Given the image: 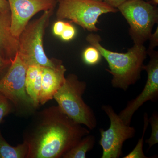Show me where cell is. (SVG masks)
<instances>
[{
	"instance_id": "6da1fadb",
	"label": "cell",
	"mask_w": 158,
	"mask_h": 158,
	"mask_svg": "<svg viewBox=\"0 0 158 158\" xmlns=\"http://www.w3.org/2000/svg\"><path fill=\"white\" fill-rule=\"evenodd\" d=\"M90 133L58 106L36 112L23 134V142L29 147L27 158H62Z\"/></svg>"
},
{
	"instance_id": "7a4b0ae2",
	"label": "cell",
	"mask_w": 158,
	"mask_h": 158,
	"mask_svg": "<svg viewBox=\"0 0 158 158\" xmlns=\"http://www.w3.org/2000/svg\"><path fill=\"white\" fill-rule=\"evenodd\" d=\"M90 45L96 48L107 62L110 69H106L113 76L111 84L114 88L126 91L141 78L147 53L144 44H134L126 53H118L105 48L101 44L98 34L90 33L86 38Z\"/></svg>"
},
{
	"instance_id": "3957f363",
	"label": "cell",
	"mask_w": 158,
	"mask_h": 158,
	"mask_svg": "<svg viewBox=\"0 0 158 158\" xmlns=\"http://www.w3.org/2000/svg\"><path fill=\"white\" fill-rule=\"evenodd\" d=\"M87 87L86 82L80 81L76 75L70 74L65 77V82L53 98L66 116L92 130L96 127L97 121L93 110L83 100Z\"/></svg>"
},
{
	"instance_id": "277c9868",
	"label": "cell",
	"mask_w": 158,
	"mask_h": 158,
	"mask_svg": "<svg viewBox=\"0 0 158 158\" xmlns=\"http://www.w3.org/2000/svg\"><path fill=\"white\" fill-rule=\"evenodd\" d=\"M54 10L44 11L40 17L29 23L18 38V54L28 67L37 65L54 67L61 61L49 59L44 48V36Z\"/></svg>"
},
{
	"instance_id": "5b68a950",
	"label": "cell",
	"mask_w": 158,
	"mask_h": 158,
	"mask_svg": "<svg viewBox=\"0 0 158 158\" xmlns=\"http://www.w3.org/2000/svg\"><path fill=\"white\" fill-rule=\"evenodd\" d=\"M27 68L17 53L11 61L9 69L0 80V92L12 103L14 113L20 116L32 115L37 109L26 90Z\"/></svg>"
},
{
	"instance_id": "8992f818",
	"label": "cell",
	"mask_w": 158,
	"mask_h": 158,
	"mask_svg": "<svg viewBox=\"0 0 158 158\" xmlns=\"http://www.w3.org/2000/svg\"><path fill=\"white\" fill-rule=\"evenodd\" d=\"M56 16L58 20L68 19L90 32H96L99 17L102 15L116 13L118 9L103 2L93 0H57Z\"/></svg>"
},
{
	"instance_id": "52a82bcc",
	"label": "cell",
	"mask_w": 158,
	"mask_h": 158,
	"mask_svg": "<svg viewBox=\"0 0 158 158\" xmlns=\"http://www.w3.org/2000/svg\"><path fill=\"white\" fill-rule=\"evenodd\" d=\"M130 26L129 34L134 44H144L158 21L156 6L144 0H128L118 6Z\"/></svg>"
},
{
	"instance_id": "ba28073f",
	"label": "cell",
	"mask_w": 158,
	"mask_h": 158,
	"mask_svg": "<svg viewBox=\"0 0 158 158\" xmlns=\"http://www.w3.org/2000/svg\"><path fill=\"white\" fill-rule=\"evenodd\" d=\"M102 108L110 118V124L107 130H99V144L103 151L101 158H119L122 155L123 143L135 136V129L125 123L110 105H103Z\"/></svg>"
},
{
	"instance_id": "9c48e42d",
	"label": "cell",
	"mask_w": 158,
	"mask_h": 158,
	"mask_svg": "<svg viewBox=\"0 0 158 158\" xmlns=\"http://www.w3.org/2000/svg\"><path fill=\"white\" fill-rule=\"evenodd\" d=\"M150 60L143 65L148 77L144 89L136 98L130 101L126 107L118 114L122 120L130 125L134 114L142 105L148 101L156 102L158 98V52L154 50L148 53Z\"/></svg>"
},
{
	"instance_id": "30bf717a",
	"label": "cell",
	"mask_w": 158,
	"mask_h": 158,
	"mask_svg": "<svg viewBox=\"0 0 158 158\" xmlns=\"http://www.w3.org/2000/svg\"><path fill=\"white\" fill-rule=\"evenodd\" d=\"M11 12V30L18 38L30 19L40 11L54 9L57 0H7Z\"/></svg>"
},
{
	"instance_id": "8fae6325",
	"label": "cell",
	"mask_w": 158,
	"mask_h": 158,
	"mask_svg": "<svg viewBox=\"0 0 158 158\" xmlns=\"http://www.w3.org/2000/svg\"><path fill=\"white\" fill-rule=\"evenodd\" d=\"M66 69L62 61L55 67H42V85L40 105L53 99L55 94L65 82Z\"/></svg>"
},
{
	"instance_id": "7c38bea8",
	"label": "cell",
	"mask_w": 158,
	"mask_h": 158,
	"mask_svg": "<svg viewBox=\"0 0 158 158\" xmlns=\"http://www.w3.org/2000/svg\"><path fill=\"white\" fill-rule=\"evenodd\" d=\"M18 48V39L11 32L10 11L0 13V57L12 60Z\"/></svg>"
},
{
	"instance_id": "4fadbf2b",
	"label": "cell",
	"mask_w": 158,
	"mask_h": 158,
	"mask_svg": "<svg viewBox=\"0 0 158 158\" xmlns=\"http://www.w3.org/2000/svg\"><path fill=\"white\" fill-rule=\"evenodd\" d=\"M42 66L32 65L27 69L26 76V88L27 93L38 109L42 85Z\"/></svg>"
},
{
	"instance_id": "5bb4252c",
	"label": "cell",
	"mask_w": 158,
	"mask_h": 158,
	"mask_svg": "<svg viewBox=\"0 0 158 158\" xmlns=\"http://www.w3.org/2000/svg\"><path fill=\"white\" fill-rule=\"evenodd\" d=\"M28 153V146L26 143L11 146L5 140L0 130V158H27Z\"/></svg>"
},
{
	"instance_id": "9a60e30c",
	"label": "cell",
	"mask_w": 158,
	"mask_h": 158,
	"mask_svg": "<svg viewBox=\"0 0 158 158\" xmlns=\"http://www.w3.org/2000/svg\"><path fill=\"white\" fill-rule=\"evenodd\" d=\"M95 140L94 136H85L78 143L62 156L63 158H85L88 152L93 149Z\"/></svg>"
},
{
	"instance_id": "2e32d148",
	"label": "cell",
	"mask_w": 158,
	"mask_h": 158,
	"mask_svg": "<svg viewBox=\"0 0 158 158\" xmlns=\"http://www.w3.org/2000/svg\"><path fill=\"white\" fill-rule=\"evenodd\" d=\"M149 124L148 117L147 113H145L144 115V127H143V133L142 136L139 140L135 147L131 152L128 154L127 155L123 157V158H147V157L144 155L143 152V144H144V137L148 127Z\"/></svg>"
},
{
	"instance_id": "e0dca14e",
	"label": "cell",
	"mask_w": 158,
	"mask_h": 158,
	"mask_svg": "<svg viewBox=\"0 0 158 158\" xmlns=\"http://www.w3.org/2000/svg\"><path fill=\"white\" fill-rule=\"evenodd\" d=\"M102 57L98 50L91 45L85 49L83 54L84 62L89 65H94L98 64Z\"/></svg>"
},
{
	"instance_id": "ac0fdd59",
	"label": "cell",
	"mask_w": 158,
	"mask_h": 158,
	"mask_svg": "<svg viewBox=\"0 0 158 158\" xmlns=\"http://www.w3.org/2000/svg\"><path fill=\"white\" fill-rule=\"evenodd\" d=\"M148 121L151 126V134L150 137L145 141L148 145V149L158 143V114L157 112L152 113Z\"/></svg>"
},
{
	"instance_id": "d6986e66",
	"label": "cell",
	"mask_w": 158,
	"mask_h": 158,
	"mask_svg": "<svg viewBox=\"0 0 158 158\" xmlns=\"http://www.w3.org/2000/svg\"><path fill=\"white\" fill-rule=\"evenodd\" d=\"M14 111V106L12 103L0 92V123L6 116Z\"/></svg>"
},
{
	"instance_id": "ffe728a7",
	"label": "cell",
	"mask_w": 158,
	"mask_h": 158,
	"mask_svg": "<svg viewBox=\"0 0 158 158\" xmlns=\"http://www.w3.org/2000/svg\"><path fill=\"white\" fill-rule=\"evenodd\" d=\"M76 34V30L74 26L70 23L65 22V27L60 38L64 41H69L72 40Z\"/></svg>"
},
{
	"instance_id": "44dd1931",
	"label": "cell",
	"mask_w": 158,
	"mask_h": 158,
	"mask_svg": "<svg viewBox=\"0 0 158 158\" xmlns=\"http://www.w3.org/2000/svg\"><path fill=\"white\" fill-rule=\"evenodd\" d=\"M148 40H149V44L148 49L147 50V53L154 51L155 48L158 45V27L153 33H152L149 37Z\"/></svg>"
},
{
	"instance_id": "7402d4cb",
	"label": "cell",
	"mask_w": 158,
	"mask_h": 158,
	"mask_svg": "<svg viewBox=\"0 0 158 158\" xmlns=\"http://www.w3.org/2000/svg\"><path fill=\"white\" fill-rule=\"evenodd\" d=\"M65 22L62 20H58L56 22L53 26L52 32L54 35L56 37H60L65 28Z\"/></svg>"
},
{
	"instance_id": "603a6c76",
	"label": "cell",
	"mask_w": 158,
	"mask_h": 158,
	"mask_svg": "<svg viewBox=\"0 0 158 158\" xmlns=\"http://www.w3.org/2000/svg\"><path fill=\"white\" fill-rule=\"evenodd\" d=\"M12 60L0 57V80L4 76L11 65Z\"/></svg>"
},
{
	"instance_id": "cb8c5ba5",
	"label": "cell",
	"mask_w": 158,
	"mask_h": 158,
	"mask_svg": "<svg viewBox=\"0 0 158 158\" xmlns=\"http://www.w3.org/2000/svg\"><path fill=\"white\" fill-rule=\"evenodd\" d=\"M127 1L128 0H103V2L111 7L117 9L118 6Z\"/></svg>"
},
{
	"instance_id": "d4e9b609",
	"label": "cell",
	"mask_w": 158,
	"mask_h": 158,
	"mask_svg": "<svg viewBox=\"0 0 158 158\" xmlns=\"http://www.w3.org/2000/svg\"><path fill=\"white\" fill-rule=\"evenodd\" d=\"M10 11L9 3L7 0H0V13Z\"/></svg>"
},
{
	"instance_id": "484cf974",
	"label": "cell",
	"mask_w": 158,
	"mask_h": 158,
	"mask_svg": "<svg viewBox=\"0 0 158 158\" xmlns=\"http://www.w3.org/2000/svg\"><path fill=\"white\" fill-rule=\"evenodd\" d=\"M152 4L154 6H157L158 4V0H152V1H150Z\"/></svg>"
},
{
	"instance_id": "4316f807",
	"label": "cell",
	"mask_w": 158,
	"mask_h": 158,
	"mask_svg": "<svg viewBox=\"0 0 158 158\" xmlns=\"http://www.w3.org/2000/svg\"><path fill=\"white\" fill-rule=\"evenodd\" d=\"M93 1H98V2H103V0H93Z\"/></svg>"
}]
</instances>
